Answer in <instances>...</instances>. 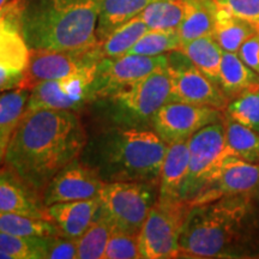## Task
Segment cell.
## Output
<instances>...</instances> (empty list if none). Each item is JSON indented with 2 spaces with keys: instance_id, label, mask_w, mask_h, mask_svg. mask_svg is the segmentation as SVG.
<instances>
[{
  "instance_id": "3",
  "label": "cell",
  "mask_w": 259,
  "mask_h": 259,
  "mask_svg": "<svg viewBox=\"0 0 259 259\" xmlns=\"http://www.w3.org/2000/svg\"><path fill=\"white\" fill-rule=\"evenodd\" d=\"M252 194L191 206L180 233L179 257H241L254 223Z\"/></svg>"
},
{
  "instance_id": "11",
  "label": "cell",
  "mask_w": 259,
  "mask_h": 259,
  "mask_svg": "<svg viewBox=\"0 0 259 259\" xmlns=\"http://www.w3.org/2000/svg\"><path fill=\"white\" fill-rule=\"evenodd\" d=\"M96 66L65 78L37 84L30 90L27 111L57 109L77 112L93 103Z\"/></svg>"
},
{
  "instance_id": "17",
  "label": "cell",
  "mask_w": 259,
  "mask_h": 259,
  "mask_svg": "<svg viewBox=\"0 0 259 259\" xmlns=\"http://www.w3.org/2000/svg\"><path fill=\"white\" fill-rule=\"evenodd\" d=\"M100 210L99 197L71 200L47 206V215L57 226L59 235L77 240L89 228Z\"/></svg>"
},
{
  "instance_id": "22",
  "label": "cell",
  "mask_w": 259,
  "mask_h": 259,
  "mask_svg": "<svg viewBox=\"0 0 259 259\" xmlns=\"http://www.w3.org/2000/svg\"><path fill=\"white\" fill-rule=\"evenodd\" d=\"M257 83H259V74L251 70L238 53L223 51L219 85L227 99H234L241 92Z\"/></svg>"
},
{
  "instance_id": "10",
  "label": "cell",
  "mask_w": 259,
  "mask_h": 259,
  "mask_svg": "<svg viewBox=\"0 0 259 259\" xmlns=\"http://www.w3.org/2000/svg\"><path fill=\"white\" fill-rule=\"evenodd\" d=\"M171 101L209 106L225 111L229 100L221 88L197 69L181 51L168 53Z\"/></svg>"
},
{
  "instance_id": "25",
  "label": "cell",
  "mask_w": 259,
  "mask_h": 259,
  "mask_svg": "<svg viewBox=\"0 0 259 259\" xmlns=\"http://www.w3.org/2000/svg\"><path fill=\"white\" fill-rule=\"evenodd\" d=\"M148 30V25L142 21L139 16L125 22L120 27L113 30L105 40L99 42L101 58L124 56Z\"/></svg>"
},
{
  "instance_id": "15",
  "label": "cell",
  "mask_w": 259,
  "mask_h": 259,
  "mask_svg": "<svg viewBox=\"0 0 259 259\" xmlns=\"http://www.w3.org/2000/svg\"><path fill=\"white\" fill-rule=\"evenodd\" d=\"M103 185L105 181L97 171L77 158L56 174L46 186L42 197L46 206L61 202L95 198Z\"/></svg>"
},
{
  "instance_id": "13",
  "label": "cell",
  "mask_w": 259,
  "mask_h": 259,
  "mask_svg": "<svg viewBox=\"0 0 259 259\" xmlns=\"http://www.w3.org/2000/svg\"><path fill=\"white\" fill-rule=\"evenodd\" d=\"M225 111L215 107L169 101L158 109L151 128L167 144L189 141L200 128L223 120Z\"/></svg>"
},
{
  "instance_id": "24",
  "label": "cell",
  "mask_w": 259,
  "mask_h": 259,
  "mask_svg": "<svg viewBox=\"0 0 259 259\" xmlns=\"http://www.w3.org/2000/svg\"><path fill=\"white\" fill-rule=\"evenodd\" d=\"M155 0H103L96 27L97 41H102L113 30L141 14Z\"/></svg>"
},
{
  "instance_id": "4",
  "label": "cell",
  "mask_w": 259,
  "mask_h": 259,
  "mask_svg": "<svg viewBox=\"0 0 259 259\" xmlns=\"http://www.w3.org/2000/svg\"><path fill=\"white\" fill-rule=\"evenodd\" d=\"M103 0H24L22 34L30 50L70 51L97 44Z\"/></svg>"
},
{
  "instance_id": "38",
  "label": "cell",
  "mask_w": 259,
  "mask_h": 259,
  "mask_svg": "<svg viewBox=\"0 0 259 259\" xmlns=\"http://www.w3.org/2000/svg\"><path fill=\"white\" fill-rule=\"evenodd\" d=\"M9 2H10V0H0V9H2L3 6H4L6 3H9Z\"/></svg>"
},
{
  "instance_id": "32",
  "label": "cell",
  "mask_w": 259,
  "mask_h": 259,
  "mask_svg": "<svg viewBox=\"0 0 259 259\" xmlns=\"http://www.w3.org/2000/svg\"><path fill=\"white\" fill-rule=\"evenodd\" d=\"M30 92L16 88L0 93V131L14 132L27 111Z\"/></svg>"
},
{
  "instance_id": "1",
  "label": "cell",
  "mask_w": 259,
  "mask_h": 259,
  "mask_svg": "<svg viewBox=\"0 0 259 259\" xmlns=\"http://www.w3.org/2000/svg\"><path fill=\"white\" fill-rule=\"evenodd\" d=\"M88 138L77 112L25 111L9 142L4 166L44 194L56 174L80 157Z\"/></svg>"
},
{
  "instance_id": "28",
  "label": "cell",
  "mask_w": 259,
  "mask_h": 259,
  "mask_svg": "<svg viewBox=\"0 0 259 259\" xmlns=\"http://www.w3.org/2000/svg\"><path fill=\"white\" fill-rule=\"evenodd\" d=\"M184 15V0H155L138 16L149 29H178Z\"/></svg>"
},
{
  "instance_id": "30",
  "label": "cell",
  "mask_w": 259,
  "mask_h": 259,
  "mask_svg": "<svg viewBox=\"0 0 259 259\" xmlns=\"http://www.w3.org/2000/svg\"><path fill=\"white\" fill-rule=\"evenodd\" d=\"M50 236H21L0 232V251L11 259H46Z\"/></svg>"
},
{
  "instance_id": "36",
  "label": "cell",
  "mask_w": 259,
  "mask_h": 259,
  "mask_svg": "<svg viewBox=\"0 0 259 259\" xmlns=\"http://www.w3.org/2000/svg\"><path fill=\"white\" fill-rule=\"evenodd\" d=\"M238 56L251 70L259 74V31L241 45Z\"/></svg>"
},
{
  "instance_id": "37",
  "label": "cell",
  "mask_w": 259,
  "mask_h": 259,
  "mask_svg": "<svg viewBox=\"0 0 259 259\" xmlns=\"http://www.w3.org/2000/svg\"><path fill=\"white\" fill-rule=\"evenodd\" d=\"M14 132L11 131H0V166L4 163L6 150H8L9 142Z\"/></svg>"
},
{
  "instance_id": "18",
  "label": "cell",
  "mask_w": 259,
  "mask_h": 259,
  "mask_svg": "<svg viewBox=\"0 0 259 259\" xmlns=\"http://www.w3.org/2000/svg\"><path fill=\"white\" fill-rule=\"evenodd\" d=\"M190 164L189 141L168 144L166 155L158 179V198L160 200L176 202L181 199V191L185 184Z\"/></svg>"
},
{
  "instance_id": "27",
  "label": "cell",
  "mask_w": 259,
  "mask_h": 259,
  "mask_svg": "<svg viewBox=\"0 0 259 259\" xmlns=\"http://www.w3.org/2000/svg\"><path fill=\"white\" fill-rule=\"evenodd\" d=\"M0 232L21 236L59 235L51 220L14 212H0Z\"/></svg>"
},
{
  "instance_id": "21",
  "label": "cell",
  "mask_w": 259,
  "mask_h": 259,
  "mask_svg": "<svg viewBox=\"0 0 259 259\" xmlns=\"http://www.w3.org/2000/svg\"><path fill=\"white\" fill-rule=\"evenodd\" d=\"M255 32H258V29L250 22L236 17L228 10L219 6L212 36L223 51L238 53L241 45Z\"/></svg>"
},
{
  "instance_id": "34",
  "label": "cell",
  "mask_w": 259,
  "mask_h": 259,
  "mask_svg": "<svg viewBox=\"0 0 259 259\" xmlns=\"http://www.w3.org/2000/svg\"><path fill=\"white\" fill-rule=\"evenodd\" d=\"M216 4L228 10L236 17L253 24L259 31V0H215Z\"/></svg>"
},
{
  "instance_id": "2",
  "label": "cell",
  "mask_w": 259,
  "mask_h": 259,
  "mask_svg": "<svg viewBox=\"0 0 259 259\" xmlns=\"http://www.w3.org/2000/svg\"><path fill=\"white\" fill-rule=\"evenodd\" d=\"M168 144L153 128L107 126L88 138L80 160L105 183L157 181Z\"/></svg>"
},
{
  "instance_id": "8",
  "label": "cell",
  "mask_w": 259,
  "mask_h": 259,
  "mask_svg": "<svg viewBox=\"0 0 259 259\" xmlns=\"http://www.w3.org/2000/svg\"><path fill=\"white\" fill-rule=\"evenodd\" d=\"M190 164L181 199L190 204L226 158L232 157L226 148L223 120L200 128L189 139Z\"/></svg>"
},
{
  "instance_id": "26",
  "label": "cell",
  "mask_w": 259,
  "mask_h": 259,
  "mask_svg": "<svg viewBox=\"0 0 259 259\" xmlns=\"http://www.w3.org/2000/svg\"><path fill=\"white\" fill-rule=\"evenodd\" d=\"M112 229V222L99 210L94 222L76 240L77 259H103Z\"/></svg>"
},
{
  "instance_id": "39",
  "label": "cell",
  "mask_w": 259,
  "mask_h": 259,
  "mask_svg": "<svg viewBox=\"0 0 259 259\" xmlns=\"http://www.w3.org/2000/svg\"><path fill=\"white\" fill-rule=\"evenodd\" d=\"M255 194H257V197H258V199H259V186H258V189L255 190V192H254Z\"/></svg>"
},
{
  "instance_id": "29",
  "label": "cell",
  "mask_w": 259,
  "mask_h": 259,
  "mask_svg": "<svg viewBox=\"0 0 259 259\" xmlns=\"http://www.w3.org/2000/svg\"><path fill=\"white\" fill-rule=\"evenodd\" d=\"M181 45L183 42L178 29H149L126 54L161 56L180 51Z\"/></svg>"
},
{
  "instance_id": "6",
  "label": "cell",
  "mask_w": 259,
  "mask_h": 259,
  "mask_svg": "<svg viewBox=\"0 0 259 259\" xmlns=\"http://www.w3.org/2000/svg\"><path fill=\"white\" fill-rule=\"evenodd\" d=\"M100 210L113 227L139 234L158 198L157 181L105 183L99 193Z\"/></svg>"
},
{
  "instance_id": "12",
  "label": "cell",
  "mask_w": 259,
  "mask_h": 259,
  "mask_svg": "<svg viewBox=\"0 0 259 259\" xmlns=\"http://www.w3.org/2000/svg\"><path fill=\"white\" fill-rule=\"evenodd\" d=\"M167 64L168 54L154 57L124 54L114 58H102L96 66L94 102L138 82L154 71L166 67Z\"/></svg>"
},
{
  "instance_id": "20",
  "label": "cell",
  "mask_w": 259,
  "mask_h": 259,
  "mask_svg": "<svg viewBox=\"0 0 259 259\" xmlns=\"http://www.w3.org/2000/svg\"><path fill=\"white\" fill-rule=\"evenodd\" d=\"M180 51L200 72L219 85L223 50L212 35H205L183 44Z\"/></svg>"
},
{
  "instance_id": "35",
  "label": "cell",
  "mask_w": 259,
  "mask_h": 259,
  "mask_svg": "<svg viewBox=\"0 0 259 259\" xmlns=\"http://www.w3.org/2000/svg\"><path fill=\"white\" fill-rule=\"evenodd\" d=\"M77 241L61 235H52L48 238L46 259H76Z\"/></svg>"
},
{
  "instance_id": "16",
  "label": "cell",
  "mask_w": 259,
  "mask_h": 259,
  "mask_svg": "<svg viewBox=\"0 0 259 259\" xmlns=\"http://www.w3.org/2000/svg\"><path fill=\"white\" fill-rule=\"evenodd\" d=\"M0 212L48 219L42 194L6 166L0 168Z\"/></svg>"
},
{
  "instance_id": "7",
  "label": "cell",
  "mask_w": 259,
  "mask_h": 259,
  "mask_svg": "<svg viewBox=\"0 0 259 259\" xmlns=\"http://www.w3.org/2000/svg\"><path fill=\"white\" fill-rule=\"evenodd\" d=\"M191 205L185 200H160L154 204L138 234L144 259L179 257V239Z\"/></svg>"
},
{
  "instance_id": "31",
  "label": "cell",
  "mask_w": 259,
  "mask_h": 259,
  "mask_svg": "<svg viewBox=\"0 0 259 259\" xmlns=\"http://www.w3.org/2000/svg\"><path fill=\"white\" fill-rule=\"evenodd\" d=\"M225 114L259 134V83L229 100Z\"/></svg>"
},
{
  "instance_id": "5",
  "label": "cell",
  "mask_w": 259,
  "mask_h": 259,
  "mask_svg": "<svg viewBox=\"0 0 259 259\" xmlns=\"http://www.w3.org/2000/svg\"><path fill=\"white\" fill-rule=\"evenodd\" d=\"M169 101L171 85L166 66L95 102L101 103L109 126L151 128L158 109Z\"/></svg>"
},
{
  "instance_id": "33",
  "label": "cell",
  "mask_w": 259,
  "mask_h": 259,
  "mask_svg": "<svg viewBox=\"0 0 259 259\" xmlns=\"http://www.w3.org/2000/svg\"><path fill=\"white\" fill-rule=\"evenodd\" d=\"M138 258H142L138 234H132V233L113 227L103 259Z\"/></svg>"
},
{
  "instance_id": "14",
  "label": "cell",
  "mask_w": 259,
  "mask_h": 259,
  "mask_svg": "<svg viewBox=\"0 0 259 259\" xmlns=\"http://www.w3.org/2000/svg\"><path fill=\"white\" fill-rule=\"evenodd\" d=\"M259 186V163L228 157L206 181L190 205H202L226 197L253 194Z\"/></svg>"
},
{
  "instance_id": "9",
  "label": "cell",
  "mask_w": 259,
  "mask_h": 259,
  "mask_svg": "<svg viewBox=\"0 0 259 259\" xmlns=\"http://www.w3.org/2000/svg\"><path fill=\"white\" fill-rule=\"evenodd\" d=\"M102 59L99 42L93 46L70 51L30 50V57L19 88L30 90L37 84L56 80L95 67Z\"/></svg>"
},
{
  "instance_id": "19",
  "label": "cell",
  "mask_w": 259,
  "mask_h": 259,
  "mask_svg": "<svg viewBox=\"0 0 259 259\" xmlns=\"http://www.w3.org/2000/svg\"><path fill=\"white\" fill-rule=\"evenodd\" d=\"M185 15L179 27L181 42L192 41L205 35H212L219 6L215 0H184Z\"/></svg>"
},
{
  "instance_id": "23",
  "label": "cell",
  "mask_w": 259,
  "mask_h": 259,
  "mask_svg": "<svg viewBox=\"0 0 259 259\" xmlns=\"http://www.w3.org/2000/svg\"><path fill=\"white\" fill-rule=\"evenodd\" d=\"M226 148L232 157L248 163H259V134L231 116H223Z\"/></svg>"
}]
</instances>
